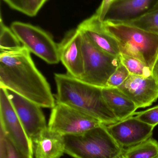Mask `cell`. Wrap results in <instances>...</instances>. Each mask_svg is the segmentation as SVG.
Returning <instances> with one entry per match:
<instances>
[{"label": "cell", "instance_id": "6da1fadb", "mask_svg": "<svg viewBox=\"0 0 158 158\" xmlns=\"http://www.w3.org/2000/svg\"><path fill=\"white\" fill-rule=\"evenodd\" d=\"M0 87L11 90L41 107L52 109L56 102L49 83L24 46L0 54Z\"/></svg>", "mask_w": 158, "mask_h": 158}, {"label": "cell", "instance_id": "7a4b0ae2", "mask_svg": "<svg viewBox=\"0 0 158 158\" xmlns=\"http://www.w3.org/2000/svg\"><path fill=\"white\" fill-rule=\"evenodd\" d=\"M56 101L90 116L105 125L119 122L105 101L102 87L90 84L68 74H55Z\"/></svg>", "mask_w": 158, "mask_h": 158}, {"label": "cell", "instance_id": "3957f363", "mask_svg": "<svg viewBox=\"0 0 158 158\" xmlns=\"http://www.w3.org/2000/svg\"><path fill=\"white\" fill-rule=\"evenodd\" d=\"M103 22L117 41L121 54L136 58L153 69L158 58V35L127 24Z\"/></svg>", "mask_w": 158, "mask_h": 158}, {"label": "cell", "instance_id": "277c9868", "mask_svg": "<svg viewBox=\"0 0 158 158\" xmlns=\"http://www.w3.org/2000/svg\"><path fill=\"white\" fill-rule=\"evenodd\" d=\"M64 138L65 153L74 158H115L124 151L105 124Z\"/></svg>", "mask_w": 158, "mask_h": 158}, {"label": "cell", "instance_id": "5b68a950", "mask_svg": "<svg viewBox=\"0 0 158 158\" xmlns=\"http://www.w3.org/2000/svg\"><path fill=\"white\" fill-rule=\"evenodd\" d=\"M81 31L84 71L80 80L98 87H106L109 79L120 64L119 57L100 50Z\"/></svg>", "mask_w": 158, "mask_h": 158}, {"label": "cell", "instance_id": "8992f818", "mask_svg": "<svg viewBox=\"0 0 158 158\" xmlns=\"http://www.w3.org/2000/svg\"><path fill=\"white\" fill-rule=\"evenodd\" d=\"M10 28L30 52L50 64L60 62L58 44L49 33L39 27L19 21L13 22Z\"/></svg>", "mask_w": 158, "mask_h": 158}, {"label": "cell", "instance_id": "52a82bcc", "mask_svg": "<svg viewBox=\"0 0 158 158\" xmlns=\"http://www.w3.org/2000/svg\"><path fill=\"white\" fill-rule=\"evenodd\" d=\"M48 127L62 135L81 133L103 124L73 108L56 102L52 109Z\"/></svg>", "mask_w": 158, "mask_h": 158}, {"label": "cell", "instance_id": "ba28073f", "mask_svg": "<svg viewBox=\"0 0 158 158\" xmlns=\"http://www.w3.org/2000/svg\"><path fill=\"white\" fill-rule=\"evenodd\" d=\"M0 128L8 138L23 152L33 156L32 141L10 101L5 88L0 87Z\"/></svg>", "mask_w": 158, "mask_h": 158}, {"label": "cell", "instance_id": "9c48e42d", "mask_svg": "<svg viewBox=\"0 0 158 158\" xmlns=\"http://www.w3.org/2000/svg\"><path fill=\"white\" fill-rule=\"evenodd\" d=\"M6 90L22 126L32 142L48 128L41 107L11 90Z\"/></svg>", "mask_w": 158, "mask_h": 158}, {"label": "cell", "instance_id": "30bf717a", "mask_svg": "<svg viewBox=\"0 0 158 158\" xmlns=\"http://www.w3.org/2000/svg\"><path fill=\"white\" fill-rule=\"evenodd\" d=\"M106 126L109 133L123 150L152 137L155 128L133 116Z\"/></svg>", "mask_w": 158, "mask_h": 158}, {"label": "cell", "instance_id": "8fae6325", "mask_svg": "<svg viewBox=\"0 0 158 158\" xmlns=\"http://www.w3.org/2000/svg\"><path fill=\"white\" fill-rule=\"evenodd\" d=\"M59 59L67 74L80 79L83 74L82 36L78 28L68 31L58 44Z\"/></svg>", "mask_w": 158, "mask_h": 158}, {"label": "cell", "instance_id": "7c38bea8", "mask_svg": "<svg viewBox=\"0 0 158 158\" xmlns=\"http://www.w3.org/2000/svg\"><path fill=\"white\" fill-rule=\"evenodd\" d=\"M158 0H113L103 21L125 23L138 19L153 11Z\"/></svg>", "mask_w": 158, "mask_h": 158}, {"label": "cell", "instance_id": "4fadbf2b", "mask_svg": "<svg viewBox=\"0 0 158 158\" xmlns=\"http://www.w3.org/2000/svg\"><path fill=\"white\" fill-rule=\"evenodd\" d=\"M118 88L130 98L136 106H149L158 98V84L154 77H144L130 74Z\"/></svg>", "mask_w": 158, "mask_h": 158}, {"label": "cell", "instance_id": "5bb4252c", "mask_svg": "<svg viewBox=\"0 0 158 158\" xmlns=\"http://www.w3.org/2000/svg\"><path fill=\"white\" fill-rule=\"evenodd\" d=\"M78 28L96 47L107 53L119 57L121 52L117 41L105 29L96 13L82 21Z\"/></svg>", "mask_w": 158, "mask_h": 158}, {"label": "cell", "instance_id": "9a60e30c", "mask_svg": "<svg viewBox=\"0 0 158 158\" xmlns=\"http://www.w3.org/2000/svg\"><path fill=\"white\" fill-rule=\"evenodd\" d=\"M32 143L35 158H60L65 153L64 135L48 127Z\"/></svg>", "mask_w": 158, "mask_h": 158}, {"label": "cell", "instance_id": "2e32d148", "mask_svg": "<svg viewBox=\"0 0 158 158\" xmlns=\"http://www.w3.org/2000/svg\"><path fill=\"white\" fill-rule=\"evenodd\" d=\"M102 93L105 101L119 121L133 116L138 107L119 88L105 87Z\"/></svg>", "mask_w": 158, "mask_h": 158}, {"label": "cell", "instance_id": "e0dca14e", "mask_svg": "<svg viewBox=\"0 0 158 158\" xmlns=\"http://www.w3.org/2000/svg\"><path fill=\"white\" fill-rule=\"evenodd\" d=\"M127 158H155L158 156V143L152 137L123 151Z\"/></svg>", "mask_w": 158, "mask_h": 158}, {"label": "cell", "instance_id": "ac0fdd59", "mask_svg": "<svg viewBox=\"0 0 158 158\" xmlns=\"http://www.w3.org/2000/svg\"><path fill=\"white\" fill-rule=\"evenodd\" d=\"M0 54L16 51L23 47L21 43L11 28L6 27L1 18Z\"/></svg>", "mask_w": 158, "mask_h": 158}, {"label": "cell", "instance_id": "d6986e66", "mask_svg": "<svg viewBox=\"0 0 158 158\" xmlns=\"http://www.w3.org/2000/svg\"><path fill=\"white\" fill-rule=\"evenodd\" d=\"M0 158H32L19 149L0 128Z\"/></svg>", "mask_w": 158, "mask_h": 158}, {"label": "cell", "instance_id": "ffe728a7", "mask_svg": "<svg viewBox=\"0 0 158 158\" xmlns=\"http://www.w3.org/2000/svg\"><path fill=\"white\" fill-rule=\"evenodd\" d=\"M121 63L125 67L130 75L149 77L153 76V69L142 61L134 57L121 54Z\"/></svg>", "mask_w": 158, "mask_h": 158}, {"label": "cell", "instance_id": "44dd1931", "mask_svg": "<svg viewBox=\"0 0 158 158\" xmlns=\"http://www.w3.org/2000/svg\"><path fill=\"white\" fill-rule=\"evenodd\" d=\"M122 24H127L158 35V8L142 17Z\"/></svg>", "mask_w": 158, "mask_h": 158}, {"label": "cell", "instance_id": "7402d4cb", "mask_svg": "<svg viewBox=\"0 0 158 158\" xmlns=\"http://www.w3.org/2000/svg\"><path fill=\"white\" fill-rule=\"evenodd\" d=\"M130 75L128 69L121 63L109 79L106 87L118 88L126 81Z\"/></svg>", "mask_w": 158, "mask_h": 158}, {"label": "cell", "instance_id": "603a6c76", "mask_svg": "<svg viewBox=\"0 0 158 158\" xmlns=\"http://www.w3.org/2000/svg\"><path fill=\"white\" fill-rule=\"evenodd\" d=\"M134 115L141 121L155 127L158 124V106L144 111L135 112Z\"/></svg>", "mask_w": 158, "mask_h": 158}, {"label": "cell", "instance_id": "cb8c5ba5", "mask_svg": "<svg viewBox=\"0 0 158 158\" xmlns=\"http://www.w3.org/2000/svg\"><path fill=\"white\" fill-rule=\"evenodd\" d=\"M47 0H26L25 15L29 16L36 15Z\"/></svg>", "mask_w": 158, "mask_h": 158}, {"label": "cell", "instance_id": "d4e9b609", "mask_svg": "<svg viewBox=\"0 0 158 158\" xmlns=\"http://www.w3.org/2000/svg\"><path fill=\"white\" fill-rule=\"evenodd\" d=\"M11 8L26 14V0H2Z\"/></svg>", "mask_w": 158, "mask_h": 158}, {"label": "cell", "instance_id": "484cf974", "mask_svg": "<svg viewBox=\"0 0 158 158\" xmlns=\"http://www.w3.org/2000/svg\"><path fill=\"white\" fill-rule=\"evenodd\" d=\"M113 0H103L101 5L96 10V14L99 18V19L103 22L107 11L109 6Z\"/></svg>", "mask_w": 158, "mask_h": 158}, {"label": "cell", "instance_id": "4316f807", "mask_svg": "<svg viewBox=\"0 0 158 158\" xmlns=\"http://www.w3.org/2000/svg\"><path fill=\"white\" fill-rule=\"evenodd\" d=\"M153 73H158V58L153 68Z\"/></svg>", "mask_w": 158, "mask_h": 158}, {"label": "cell", "instance_id": "83f0119b", "mask_svg": "<svg viewBox=\"0 0 158 158\" xmlns=\"http://www.w3.org/2000/svg\"><path fill=\"white\" fill-rule=\"evenodd\" d=\"M153 76L156 81L158 84V73H153Z\"/></svg>", "mask_w": 158, "mask_h": 158}, {"label": "cell", "instance_id": "f1b7e54d", "mask_svg": "<svg viewBox=\"0 0 158 158\" xmlns=\"http://www.w3.org/2000/svg\"><path fill=\"white\" fill-rule=\"evenodd\" d=\"M115 158H126V157L124 156V154H123V153H122V154H120V155H119L117 157Z\"/></svg>", "mask_w": 158, "mask_h": 158}, {"label": "cell", "instance_id": "f546056e", "mask_svg": "<svg viewBox=\"0 0 158 158\" xmlns=\"http://www.w3.org/2000/svg\"><path fill=\"white\" fill-rule=\"evenodd\" d=\"M157 8H158V2L157 3V5L156 6V8H155V9H154V10H155V9H157Z\"/></svg>", "mask_w": 158, "mask_h": 158}, {"label": "cell", "instance_id": "4dcf8cb0", "mask_svg": "<svg viewBox=\"0 0 158 158\" xmlns=\"http://www.w3.org/2000/svg\"><path fill=\"white\" fill-rule=\"evenodd\" d=\"M155 158H158V156H157Z\"/></svg>", "mask_w": 158, "mask_h": 158}]
</instances>
